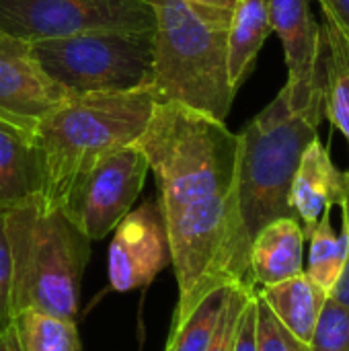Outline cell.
Returning a JSON list of instances; mask_svg holds the SVG:
<instances>
[{"label": "cell", "instance_id": "6da1fadb", "mask_svg": "<svg viewBox=\"0 0 349 351\" xmlns=\"http://www.w3.org/2000/svg\"><path fill=\"white\" fill-rule=\"evenodd\" d=\"M325 95L294 111L284 88L239 134L220 282L251 286L249 251L257 232L278 218H296L290 187L304 148L319 136Z\"/></svg>", "mask_w": 349, "mask_h": 351}, {"label": "cell", "instance_id": "7a4b0ae2", "mask_svg": "<svg viewBox=\"0 0 349 351\" xmlns=\"http://www.w3.org/2000/svg\"><path fill=\"white\" fill-rule=\"evenodd\" d=\"M156 95L150 86L128 93H93L68 99L45 115L33 134L39 199L60 208L76 181L103 156L142 136Z\"/></svg>", "mask_w": 349, "mask_h": 351}, {"label": "cell", "instance_id": "3957f363", "mask_svg": "<svg viewBox=\"0 0 349 351\" xmlns=\"http://www.w3.org/2000/svg\"><path fill=\"white\" fill-rule=\"evenodd\" d=\"M136 146L154 173L163 212L232 189L239 134L175 101H156Z\"/></svg>", "mask_w": 349, "mask_h": 351}, {"label": "cell", "instance_id": "277c9868", "mask_svg": "<svg viewBox=\"0 0 349 351\" xmlns=\"http://www.w3.org/2000/svg\"><path fill=\"white\" fill-rule=\"evenodd\" d=\"M12 255V306L74 321L88 239L39 197L4 210Z\"/></svg>", "mask_w": 349, "mask_h": 351}, {"label": "cell", "instance_id": "5b68a950", "mask_svg": "<svg viewBox=\"0 0 349 351\" xmlns=\"http://www.w3.org/2000/svg\"><path fill=\"white\" fill-rule=\"evenodd\" d=\"M154 10L150 88L158 101L183 103L226 121L234 93L228 82L226 37L185 0H146Z\"/></svg>", "mask_w": 349, "mask_h": 351}, {"label": "cell", "instance_id": "8992f818", "mask_svg": "<svg viewBox=\"0 0 349 351\" xmlns=\"http://www.w3.org/2000/svg\"><path fill=\"white\" fill-rule=\"evenodd\" d=\"M41 70L68 95L150 86L154 31H84L29 43Z\"/></svg>", "mask_w": 349, "mask_h": 351}, {"label": "cell", "instance_id": "52a82bcc", "mask_svg": "<svg viewBox=\"0 0 349 351\" xmlns=\"http://www.w3.org/2000/svg\"><path fill=\"white\" fill-rule=\"evenodd\" d=\"M230 193L214 195L163 212L171 265L179 286V304L173 323L183 321L220 282V261L228 232Z\"/></svg>", "mask_w": 349, "mask_h": 351}, {"label": "cell", "instance_id": "ba28073f", "mask_svg": "<svg viewBox=\"0 0 349 351\" xmlns=\"http://www.w3.org/2000/svg\"><path fill=\"white\" fill-rule=\"evenodd\" d=\"M146 0H0V35L27 43L84 31H154Z\"/></svg>", "mask_w": 349, "mask_h": 351}, {"label": "cell", "instance_id": "9c48e42d", "mask_svg": "<svg viewBox=\"0 0 349 351\" xmlns=\"http://www.w3.org/2000/svg\"><path fill=\"white\" fill-rule=\"evenodd\" d=\"M146 173V156L136 144L109 152L76 181L58 210L88 241H101L132 212Z\"/></svg>", "mask_w": 349, "mask_h": 351}, {"label": "cell", "instance_id": "30bf717a", "mask_svg": "<svg viewBox=\"0 0 349 351\" xmlns=\"http://www.w3.org/2000/svg\"><path fill=\"white\" fill-rule=\"evenodd\" d=\"M272 31L278 33L288 82L282 86L290 109L300 111L325 95V41L311 0H272Z\"/></svg>", "mask_w": 349, "mask_h": 351}, {"label": "cell", "instance_id": "8fae6325", "mask_svg": "<svg viewBox=\"0 0 349 351\" xmlns=\"http://www.w3.org/2000/svg\"><path fill=\"white\" fill-rule=\"evenodd\" d=\"M171 265L167 226L158 202L132 210L113 230L107 274L115 292H132L156 280Z\"/></svg>", "mask_w": 349, "mask_h": 351}, {"label": "cell", "instance_id": "7c38bea8", "mask_svg": "<svg viewBox=\"0 0 349 351\" xmlns=\"http://www.w3.org/2000/svg\"><path fill=\"white\" fill-rule=\"evenodd\" d=\"M68 99L41 70L27 41L0 35V117L35 134L37 123Z\"/></svg>", "mask_w": 349, "mask_h": 351}, {"label": "cell", "instance_id": "4fadbf2b", "mask_svg": "<svg viewBox=\"0 0 349 351\" xmlns=\"http://www.w3.org/2000/svg\"><path fill=\"white\" fill-rule=\"evenodd\" d=\"M346 191L348 171L335 167L329 148L317 136L304 148L290 187V206L306 239L323 214L344 204Z\"/></svg>", "mask_w": 349, "mask_h": 351}, {"label": "cell", "instance_id": "5bb4252c", "mask_svg": "<svg viewBox=\"0 0 349 351\" xmlns=\"http://www.w3.org/2000/svg\"><path fill=\"white\" fill-rule=\"evenodd\" d=\"M304 241V230L296 218H278L263 226L249 251V282L253 290L302 274Z\"/></svg>", "mask_w": 349, "mask_h": 351}, {"label": "cell", "instance_id": "9a60e30c", "mask_svg": "<svg viewBox=\"0 0 349 351\" xmlns=\"http://www.w3.org/2000/svg\"><path fill=\"white\" fill-rule=\"evenodd\" d=\"M272 0H237L226 37V68L232 93L255 68L257 56L272 33Z\"/></svg>", "mask_w": 349, "mask_h": 351}, {"label": "cell", "instance_id": "2e32d148", "mask_svg": "<svg viewBox=\"0 0 349 351\" xmlns=\"http://www.w3.org/2000/svg\"><path fill=\"white\" fill-rule=\"evenodd\" d=\"M39 195V167L33 134L0 117V210Z\"/></svg>", "mask_w": 349, "mask_h": 351}, {"label": "cell", "instance_id": "e0dca14e", "mask_svg": "<svg viewBox=\"0 0 349 351\" xmlns=\"http://www.w3.org/2000/svg\"><path fill=\"white\" fill-rule=\"evenodd\" d=\"M255 294L280 321V325L304 343L311 341L319 315L329 298V294L323 292L304 271L280 284L259 288Z\"/></svg>", "mask_w": 349, "mask_h": 351}, {"label": "cell", "instance_id": "ac0fdd59", "mask_svg": "<svg viewBox=\"0 0 349 351\" xmlns=\"http://www.w3.org/2000/svg\"><path fill=\"white\" fill-rule=\"evenodd\" d=\"M325 41V117L349 144V39L323 16Z\"/></svg>", "mask_w": 349, "mask_h": 351}, {"label": "cell", "instance_id": "d6986e66", "mask_svg": "<svg viewBox=\"0 0 349 351\" xmlns=\"http://www.w3.org/2000/svg\"><path fill=\"white\" fill-rule=\"evenodd\" d=\"M309 265L304 274L323 292L331 294L341 278L348 259L346 230L341 228V232H337L331 224V212H327L309 234Z\"/></svg>", "mask_w": 349, "mask_h": 351}, {"label": "cell", "instance_id": "ffe728a7", "mask_svg": "<svg viewBox=\"0 0 349 351\" xmlns=\"http://www.w3.org/2000/svg\"><path fill=\"white\" fill-rule=\"evenodd\" d=\"M23 351H82L74 321L39 311H21L12 321Z\"/></svg>", "mask_w": 349, "mask_h": 351}, {"label": "cell", "instance_id": "44dd1931", "mask_svg": "<svg viewBox=\"0 0 349 351\" xmlns=\"http://www.w3.org/2000/svg\"><path fill=\"white\" fill-rule=\"evenodd\" d=\"M228 290H230V284L208 292L191 308V313L183 321L173 323L171 335L167 339V346L171 348V351L208 350V346H210V341L214 337V331L218 327L220 315L224 311Z\"/></svg>", "mask_w": 349, "mask_h": 351}, {"label": "cell", "instance_id": "7402d4cb", "mask_svg": "<svg viewBox=\"0 0 349 351\" xmlns=\"http://www.w3.org/2000/svg\"><path fill=\"white\" fill-rule=\"evenodd\" d=\"M309 348L311 351H349V306L331 296L325 300Z\"/></svg>", "mask_w": 349, "mask_h": 351}, {"label": "cell", "instance_id": "603a6c76", "mask_svg": "<svg viewBox=\"0 0 349 351\" xmlns=\"http://www.w3.org/2000/svg\"><path fill=\"white\" fill-rule=\"evenodd\" d=\"M253 288L249 286H241V284H230L228 296H226V304L224 311L220 315L218 327L214 331V337L208 346L206 351H232L234 348V339H237V329H239V321L243 315V308L251 296Z\"/></svg>", "mask_w": 349, "mask_h": 351}, {"label": "cell", "instance_id": "cb8c5ba5", "mask_svg": "<svg viewBox=\"0 0 349 351\" xmlns=\"http://www.w3.org/2000/svg\"><path fill=\"white\" fill-rule=\"evenodd\" d=\"M257 300V329L255 343L257 351H311L309 343L296 339L290 331H286L280 321L272 315V311L263 304V300L255 294Z\"/></svg>", "mask_w": 349, "mask_h": 351}, {"label": "cell", "instance_id": "d4e9b609", "mask_svg": "<svg viewBox=\"0 0 349 351\" xmlns=\"http://www.w3.org/2000/svg\"><path fill=\"white\" fill-rule=\"evenodd\" d=\"M14 306H12V255L6 234L4 210H0V331L12 325Z\"/></svg>", "mask_w": 349, "mask_h": 351}, {"label": "cell", "instance_id": "484cf974", "mask_svg": "<svg viewBox=\"0 0 349 351\" xmlns=\"http://www.w3.org/2000/svg\"><path fill=\"white\" fill-rule=\"evenodd\" d=\"M255 329H257V300H255V290H253L245 308H243L232 351H257Z\"/></svg>", "mask_w": 349, "mask_h": 351}, {"label": "cell", "instance_id": "4316f807", "mask_svg": "<svg viewBox=\"0 0 349 351\" xmlns=\"http://www.w3.org/2000/svg\"><path fill=\"white\" fill-rule=\"evenodd\" d=\"M185 2L193 10H197L204 19H208L210 23L228 29L237 0H185Z\"/></svg>", "mask_w": 349, "mask_h": 351}, {"label": "cell", "instance_id": "83f0119b", "mask_svg": "<svg viewBox=\"0 0 349 351\" xmlns=\"http://www.w3.org/2000/svg\"><path fill=\"white\" fill-rule=\"evenodd\" d=\"M341 212H344V230H346V237H348V259H346V267L341 271V278L339 282L335 284L333 292L329 294L333 300L341 302L349 306V171H348V191H346V197H344V204L339 206Z\"/></svg>", "mask_w": 349, "mask_h": 351}, {"label": "cell", "instance_id": "f1b7e54d", "mask_svg": "<svg viewBox=\"0 0 349 351\" xmlns=\"http://www.w3.org/2000/svg\"><path fill=\"white\" fill-rule=\"evenodd\" d=\"M323 16L331 21L349 39V0H317Z\"/></svg>", "mask_w": 349, "mask_h": 351}, {"label": "cell", "instance_id": "f546056e", "mask_svg": "<svg viewBox=\"0 0 349 351\" xmlns=\"http://www.w3.org/2000/svg\"><path fill=\"white\" fill-rule=\"evenodd\" d=\"M0 351H23L14 325H8L0 331Z\"/></svg>", "mask_w": 349, "mask_h": 351}, {"label": "cell", "instance_id": "4dcf8cb0", "mask_svg": "<svg viewBox=\"0 0 349 351\" xmlns=\"http://www.w3.org/2000/svg\"><path fill=\"white\" fill-rule=\"evenodd\" d=\"M165 351H171V348H169V346H167V348H165Z\"/></svg>", "mask_w": 349, "mask_h": 351}]
</instances>
